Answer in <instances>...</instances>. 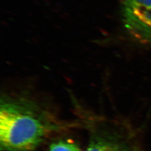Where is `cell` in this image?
<instances>
[{"label":"cell","instance_id":"1","mask_svg":"<svg viewBox=\"0 0 151 151\" xmlns=\"http://www.w3.org/2000/svg\"><path fill=\"white\" fill-rule=\"evenodd\" d=\"M31 101L2 99L0 109L1 150L31 151L53 128L48 120Z\"/></svg>","mask_w":151,"mask_h":151},{"label":"cell","instance_id":"2","mask_svg":"<svg viewBox=\"0 0 151 151\" xmlns=\"http://www.w3.org/2000/svg\"><path fill=\"white\" fill-rule=\"evenodd\" d=\"M122 16L132 36L140 42L151 43V0H124Z\"/></svg>","mask_w":151,"mask_h":151},{"label":"cell","instance_id":"3","mask_svg":"<svg viewBox=\"0 0 151 151\" xmlns=\"http://www.w3.org/2000/svg\"><path fill=\"white\" fill-rule=\"evenodd\" d=\"M86 151H145L140 142L130 136L128 139L117 137H99L90 143Z\"/></svg>","mask_w":151,"mask_h":151},{"label":"cell","instance_id":"4","mask_svg":"<svg viewBox=\"0 0 151 151\" xmlns=\"http://www.w3.org/2000/svg\"><path fill=\"white\" fill-rule=\"evenodd\" d=\"M49 151H81L75 143L70 140H62L53 143Z\"/></svg>","mask_w":151,"mask_h":151}]
</instances>
